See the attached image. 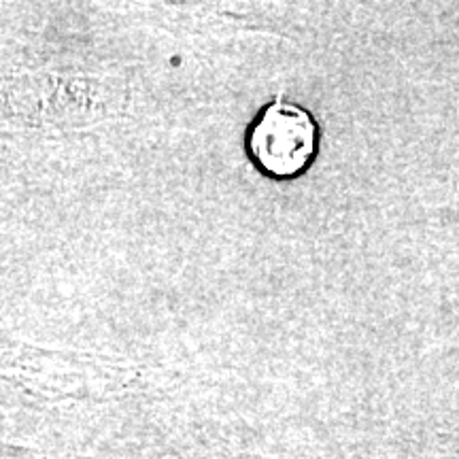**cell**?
<instances>
[{"mask_svg":"<svg viewBox=\"0 0 459 459\" xmlns=\"http://www.w3.org/2000/svg\"><path fill=\"white\" fill-rule=\"evenodd\" d=\"M249 152L264 172L290 179L311 164L317 152V124L307 108L279 94L251 126Z\"/></svg>","mask_w":459,"mask_h":459,"instance_id":"6da1fadb","label":"cell"}]
</instances>
